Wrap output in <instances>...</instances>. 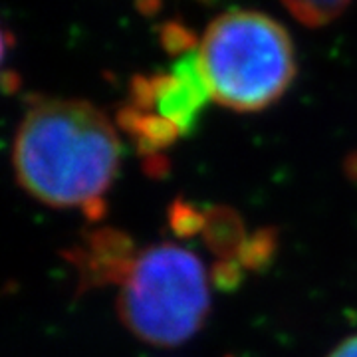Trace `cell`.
Wrapping results in <instances>:
<instances>
[{"label": "cell", "instance_id": "9", "mask_svg": "<svg viewBox=\"0 0 357 357\" xmlns=\"http://www.w3.org/2000/svg\"><path fill=\"white\" fill-rule=\"evenodd\" d=\"M206 208H199L183 199L173 201L169 206V225L178 236H195L203 234Z\"/></svg>", "mask_w": 357, "mask_h": 357}, {"label": "cell", "instance_id": "2", "mask_svg": "<svg viewBox=\"0 0 357 357\" xmlns=\"http://www.w3.org/2000/svg\"><path fill=\"white\" fill-rule=\"evenodd\" d=\"M201 64L211 100L252 114L276 103L296 76L290 34L256 10H229L204 32Z\"/></svg>", "mask_w": 357, "mask_h": 357}, {"label": "cell", "instance_id": "5", "mask_svg": "<svg viewBox=\"0 0 357 357\" xmlns=\"http://www.w3.org/2000/svg\"><path fill=\"white\" fill-rule=\"evenodd\" d=\"M139 252L128 232L96 229L68 250L66 258L76 268L79 292H88L109 284L121 286L128 280Z\"/></svg>", "mask_w": 357, "mask_h": 357}, {"label": "cell", "instance_id": "10", "mask_svg": "<svg viewBox=\"0 0 357 357\" xmlns=\"http://www.w3.org/2000/svg\"><path fill=\"white\" fill-rule=\"evenodd\" d=\"M244 276V268L236 260H217L211 272V280L220 290H234Z\"/></svg>", "mask_w": 357, "mask_h": 357}, {"label": "cell", "instance_id": "8", "mask_svg": "<svg viewBox=\"0 0 357 357\" xmlns=\"http://www.w3.org/2000/svg\"><path fill=\"white\" fill-rule=\"evenodd\" d=\"M286 8L306 26L330 24L344 13L349 0H282Z\"/></svg>", "mask_w": 357, "mask_h": 357}, {"label": "cell", "instance_id": "7", "mask_svg": "<svg viewBox=\"0 0 357 357\" xmlns=\"http://www.w3.org/2000/svg\"><path fill=\"white\" fill-rule=\"evenodd\" d=\"M276 250H278V232L274 229H258L244 243L241 255L236 256V262L244 270L260 272L270 266Z\"/></svg>", "mask_w": 357, "mask_h": 357}, {"label": "cell", "instance_id": "3", "mask_svg": "<svg viewBox=\"0 0 357 357\" xmlns=\"http://www.w3.org/2000/svg\"><path fill=\"white\" fill-rule=\"evenodd\" d=\"M208 274L201 258L163 243L141 250L119 288L117 312L137 340L175 347L201 330L211 310Z\"/></svg>", "mask_w": 357, "mask_h": 357}, {"label": "cell", "instance_id": "4", "mask_svg": "<svg viewBox=\"0 0 357 357\" xmlns=\"http://www.w3.org/2000/svg\"><path fill=\"white\" fill-rule=\"evenodd\" d=\"M208 98L201 54L199 46H195L175 54L165 72L133 77L128 105L157 115L177 128L181 135H189L197 128Z\"/></svg>", "mask_w": 357, "mask_h": 357}, {"label": "cell", "instance_id": "6", "mask_svg": "<svg viewBox=\"0 0 357 357\" xmlns=\"http://www.w3.org/2000/svg\"><path fill=\"white\" fill-rule=\"evenodd\" d=\"M201 236L208 246V250L217 256V260H236L244 243L248 241L241 213L225 204L206 208Z\"/></svg>", "mask_w": 357, "mask_h": 357}, {"label": "cell", "instance_id": "1", "mask_svg": "<svg viewBox=\"0 0 357 357\" xmlns=\"http://www.w3.org/2000/svg\"><path fill=\"white\" fill-rule=\"evenodd\" d=\"M13 163L20 187L54 208H105L119 163L121 141L109 117L82 100L34 102L16 129Z\"/></svg>", "mask_w": 357, "mask_h": 357}, {"label": "cell", "instance_id": "11", "mask_svg": "<svg viewBox=\"0 0 357 357\" xmlns=\"http://www.w3.org/2000/svg\"><path fill=\"white\" fill-rule=\"evenodd\" d=\"M328 357H357V333L351 337H345L342 344L335 345Z\"/></svg>", "mask_w": 357, "mask_h": 357}]
</instances>
